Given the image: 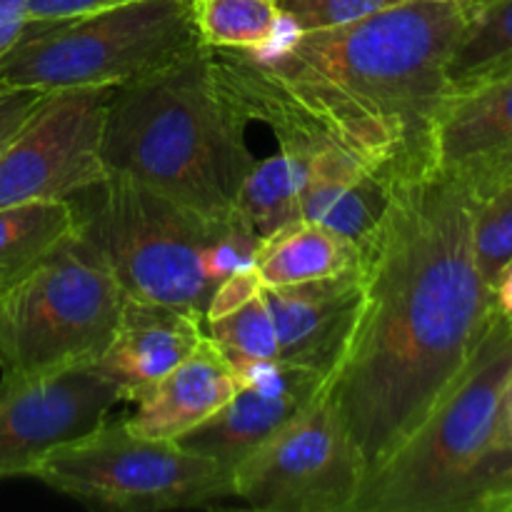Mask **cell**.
<instances>
[{
  "label": "cell",
  "instance_id": "obj_1",
  "mask_svg": "<svg viewBox=\"0 0 512 512\" xmlns=\"http://www.w3.org/2000/svg\"><path fill=\"white\" fill-rule=\"evenodd\" d=\"M360 278L363 310L323 393L368 478L433 410L495 310L475 265L463 175L433 168L395 180L360 248Z\"/></svg>",
  "mask_w": 512,
  "mask_h": 512
},
{
  "label": "cell",
  "instance_id": "obj_2",
  "mask_svg": "<svg viewBox=\"0 0 512 512\" xmlns=\"http://www.w3.org/2000/svg\"><path fill=\"white\" fill-rule=\"evenodd\" d=\"M460 5L403 0L355 23L283 35L255 50H213L248 120L275 138L335 145L388 183L433 170V130L450 95Z\"/></svg>",
  "mask_w": 512,
  "mask_h": 512
},
{
  "label": "cell",
  "instance_id": "obj_3",
  "mask_svg": "<svg viewBox=\"0 0 512 512\" xmlns=\"http://www.w3.org/2000/svg\"><path fill=\"white\" fill-rule=\"evenodd\" d=\"M250 120L195 45L155 73L118 85L108 108L103 158L210 223H233L243 180L255 165Z\"/></svg>",
  "mask_w": 512,
  "mask_h": 512
},
{
  "label": "cell",
  "instance_id": "obj_4",
  "mask_svg": "<svg viewBox=\"0 0 512 512\" xmlns=\"http://www.w3.org/2000/svg\"><path fill=\"white\" fill-rule=\"evenodd\" d=\"M510 375L512 318L493 310L433 410L365 478L355 512L512 510V448L503 428Z\"/></svg>",
  "mask_w": 512,
  "mask_h": 512
},
{
  "label": "cell",
  "instance_id": "obj_5",
  "mask_svg": "<svg viewBox=\"0 0 512 512\" xmlns=\"http://www.w3.org/2000/svg\"><path fill=\"white\" fill-rule=\"evenodd\" d=\"M75 233L115 275L128 298L178 305L200 318L215 285L200 253L230 223H210L125 173H108L68 200Z\"/></svg>",
  "mask_w": 512,
  "mask_h": 512
},
{
  "label": "cell",
  "instance_id": "obj_6",
  "mask_svg": "<svg viewBox=\"0 0 512 512\" xmlns=\"http://www.w3.org/2000/svg\"><path fill=\"white\" fill-rule=\"evenodd\" d=\"M200 45L190 0H133L60 20H30L0 60V85L43 93L125 85Z\"/></svg>",
  "mask_w": 512,
  "mask_h": 512
},
{
  "label": "cell",
  "instance_id": "obj_7",
  "mask_svg": "<svg viewBox=\"0 0 512 512\" xmlns=\"http://www.w3.org/2000/svg\"><path fill=\"white\" fill-rule=\"evenodd\" d=\"M125 293L105 260L70 233L0 290V373L95 365L118 328Z\"/></svg>",
  "mask_w": 512,
  "mask_h": 512
},
{
  "label": "cell",
  "instance_id": "obj_8",
  "mask_svg": "<svg viewBox=\"0 0 512 512\" xmlns=\"http://www.w3.org/2000/svg\"><path fill=\"white\" fill-rule=\"evenodd\" d=\"M48 488L100 510L163 512L230 498V473L175 440L140 438L123 420L50 450L33 475Z\"/></svg>",
  "mask_w": 512,
  "mask_h": 512
},
{
  "label": "cell",
  "instance_id": "obj_9",
  "mask_svg": "<svg viewBox=\"0 0 512 512\" xmlns=\"http://www.w3.org/2000/svg\"><path fill=\"white\" fill-rule=\"evenodd\" d=\"M363 483L358 448L335 405L320 393L235 465L230 498L260 512H355Z\"/></svg>",
  "mask_w": 512,
  "mask_h": 512
},
{
  "label": "cell",
  "instance_id": "obj_10",
  "mask_svg": "<svg viewBox=\"0 0 512 512\" xmlns=\"http://www.w3.org/2000/svg\"><path fill=\"white\" fill-rule=\"evenodd\" d=\"M115 85L55 90L0 153V208L70 200L108 175L105 123Z\"/></svg>",
  "mask_w": 512,
  "mask_h": 512
},
{
  "label": "cell",
  "instance_id": "obj_11",
  "mask_svg": "<svg viewBox=\"0 0 512 512\" xmlns=\"http://www.w3.org/2000/svg\"><path fill=\"white\" fill-rule=\"evenodd\" d=\"M123 400L98 365L0 378V480L33 475L50 450L93 433Z\"/></svg>",
  "mask_w": 512,
  "mask_h": 512
},
{
  "label": "cell",
  "instance_id": "obj_12",
  "mask_svg": "<svg viewBox=\"0 0 512 512\" xmlns=\"http://www.w3.org/2000/svg\"><path fill=\"white\" fill-rule=\"evenodd\" d=\"M233 370L240 383L238 393L213 418L175 440L193 453L213 458L228 473L298 418L325 388L320 373L275 360H253Z\"/></svg>",
  "mask_w": 512,
  "mask_h": 512
},
{
  "label": "cell",
  "instance_id": "obj_13",
  "mask_svg": "<svg viewBox=\"0 0 512 512\" xmlns=\"http://www.w3.org/2000/svg\"><path fill=\"white\" fill-rule=\"evenodd\" d=\"M278 363L320 373L328 383L343 360L363 310L360 268L323 280L263 288Z\"/></svg>",
  "mask_w": 512,
  "mask_h": 512
},
{
  "label": "cell",
  "instance_id": "obj_14",
  "mask_svg": "<svg viewBox=\"0 0 512 512\" xmlns=\"http://www.w3.org/2000/svg\"><path fill=\"white\" fill-rule=\"evenodd\" d=\"M203 340V318L193 310L125 295L113 340L95 365L120 385L125 400H135Z\"/></svg>",
  "mask_w": 512,
  "mask_h": 512
},
{
  "label": "cell",
  "instance_id": "obj_15",
  "mask_svg": "<svg viewBox=\"0 0 512 512\" xmlns=\"http://www.w3.org/2000/svg\"><path fill=\"white\" fill-rule=\"evenodd\" d=\"M238 390L233 365L205 338L183 363L135 398L138 408L123 423L140 438L178 440L213 418Z\"/></svg>",
  "mask_w": 512,
  "mask_h": 512
},
{
  "label": "cell",
  "instance_id": "obj_16",
  "mask_svg": "<svg viewBox=\"0 0 512 512\" xmlns=\"http://www.w3.org/2000/svg\"><path fill=\"white\" fill-rule=\"evenodd\" d=\"M512 148V70L450 90L433 130V168H473Z\"/></svg>",
  "mask_w": 512,
  "mask_h": 512
},
{
  "label": "cell",
  "instance_id": "obj_17",
  "mask_svg": "<svg viewBox=\"0 0 512 512\" xmlns=\"http://www.w3.org/2000/svg\"><path fill=\"white\" fill-rule=\"evenodd\" d=\"M278 143V153L255 160L235 203V218L260 240L298 223L310 155L328 145L305 138H278Z\"/></svg>",
  "mask_w": 512,
  "mask_h": 512
},
{
  "label": "cell",
  "instance_id": "obj_18",
  "mask_svg": "<svg viewBox=\"0 0 512 512\" xmlns=\"http://www.w3.org/2000/svg\"><path fill=\"white\" fill-rule=\"evenodd\" d=\"M358 268V245L338 230L310 220H298L265 238L255 258V273L265 288L333 278Z\"/></svg>",
  "mask_w": 512,
  "mask_h": 512
},
{
  "label": "cell",
  "instance_id": "obj_19",
  "mask_svg": "<svg viewBox=\"0 0 512 512\" xmlns=\"http://www.w3.org/2000/svg\"><path fill=\"white\" fill-rule=\"evenodd\" d=\"M75 230L68 200H33L0 208V290L23 278Z\"/></svg>",
  "mask_w": 512,
  "mask_h": 512
},
{
  "label": "cell",
  "instance_id": "obj_20",
  "mask_svg": "<svg viewBox=\"0 0 512 512\" xmlns=\"http://www.w3.org/2000/svg\"><path fill=\"white\" fill-rule=\"evenodd\" d=\"M512 70V0H485L468 20L448 60L450 90Z\"/></svg>",
  "mask_w": 512,
  "mask_h": 512
},
{
  "label": "cell",
  "instance_id": "obj_21",
  "mask_svg": "<svg viewBox=\"0 0 512 512\" xmlns=\"http://www.w3.org/2000/svg\"><path fill=\"white\" fill-rule=\"evenodd\" d=\"M200 45L213 50H255L283 25L278 0H190Z\"/></svg>",
  "mask_w": 512,
  "mask_h": 512
},
{
  "label": "cell",
  "instance_id": "obj_22",
  "mask_svg": "<svg viewBox=\"0 0 512 512\" xmlns=\"http://www.w3.org/2000/svg\"><path fill=\"white\" fill-rule=\"evenodd\" d=\"M470 190H473L475 265L483 283L493 293L503 270L512 263V178L470 185Z\"/></svg>",
  "mask_w": 512,
  "mask_h": 512
},
{
  "label": "cell",
  "instance_id": "obj_23",
  "mask_svg": "<svg viewBox=\"0 0 512 512\" xmlns=\"http://www.w3.org/2000/svg\"><path fill=\"white\" fill-rule=\"evenodd\" d=\"M398 3L403 0H278L285 25L295 33L340 28Z\"/></svg>",
  "mask_w": 512,
  "mask_h": 512
},
{
  "label": "cell",
  "instance_id": "obj_24",
  "mask_svg": "<svg viewBox=\"0 0 512 512\" xmlns=\"http://www.w3.org/2000/svg\"><path fill=\"white\" fill-rule=\"evenodd\" d=\"M263 288L265 285L260 283L255 268L238 270V273L228 275V278H223L218 285H215V293L213 298H210L208 310H205L203 323H208V320H218L223 318V315L233 313V310L243 308L245 303L258 298V295L263 293Z\"/></svg>",
  "mask_w": 512,
  "mask_h": 512
},
{
  "label": "cell",
  "instance_id": "obj_25",
  "mask_svg": "<svg viewBox=\"0 0 512 512\" xmlns=\"http://www.w3.org/2000/svg\"><path fill=\"white\" fill-rule=\"evenodd\" d=\"M45 95L48 93L33 88H5L0 93V153L33 115V110L43 103Z\"/></svg>",
  "mask_w": 512,
  "mask_h": 512
},
{
  "label": "cell",
  "instance_id": "obj_26",
  "mask_svg": "<svg viewBox=\"0 0 512 512\" xmlns=\"http://www.w3.org/2000/svg\"><path fill=\"white\" fill-rule=\"evenodd\" d=\"M123 3H133V0H28V13L30 20H60Z\"/></svg>",
  "mask_w": 512,
  "mask_h": 512
},
{
  "label": "cell",
  "instance_id": "obj_27",
  "mask_svg": "<svg viewBox=\"0 0 512 512\" xmlns=\"http://www.w3.org/2000/svg\"><path fill=\"white\" fill-rule=\"evenodd\" d=\"M28 23V0H0V60L13 50Z\"/></svg>",
  "mask_w": 512,
  "mask_h": 512
},
{
  "label": "cell",
  "instance_id": "obj_28",
  "mask_svg": "<svg viewBox=\"0 0 512 512\" xmlns=\"http://www.w3.org/2000/svg\"><path fill=\"white\" fill-rule=\"evenodd\" d=\"M450 173H453V170H450ZM458 175H463L470 185H485L500 178H512V148L508 153H500L495 155V158L473 165V168L458 170Z\"/></svg>",
  "mask_w": 512,
  "mask_h": 512
},
{
  "label": "cell",
  "instance_id": "obj_29",
  "mask_svg": "<svg viewBox=\"0 0 512 512\" xmlns=\"http://www.w3.org/2000/svg\"><path fill=\"white\" fill-rule=\"evenodd\" d=\"M493 305L495 310H500V313L512 318V263L503 270V275H500L498 283H495Z\"/></svg>",
  "mask_w": 512,
  "mask_h": 512
},
{
  "label": "cell",
  "instance_id": "obj_30",
  "mask_svg": "<svg viewBox=\"0 0 512 512\" xmlns=\"http://www.w3.org/2000/svg\"><path fill=\"white\" fill-rule=\"evenodd\" d=\"M503 428H505V440L512 448V375L508 380V388H505V398H503Z\"/></svg>",
  "mask_w": 512,
  "mask_h": 512
},
{
  "label": "cell",
  "instance_id": "obj_31",
  "mask_svg": "<svg viewBox=\"0 0 512 512\" xmlns=\"http://www.w3.org/2000/svg\"><path fill=\"white\" fill-rule=\"evenodd\" d=\"M435 3H448V5H460V8H473L475 3H478V0H435Z\"/></svg>",
  "mask_w": 512,
  "mask_h": 512
},
{
  "label": "cell",
  "instance_id": "obj_32",
  "mask_svg": "<svg viewBox=\"0 0 512 512\" xmlns=\"http://www.w3.org/2000/svg\"><path fill=\"white\" fill-rule=\"evenodd\" d=\"M480 3H485V0H478V3H475V5H480ZM475 5H473V8H475ZM470 10V8H468Z\"/></svg>",
  "mask_w": 512,
  "mask_h": 512
},
{
  "label": "cell",
  "instance_id": "obj_33",
  "mask_svg": "<svg viewBox=\"0 0 512 512\" xmlns=\"http://www.w3.org/2000/svg\"><path fill=\"white\" fill-rule=\"evenodd\" d=\"M3 90H5V85H0V93H3Z\"/></svg>",
  "mask_w": 512,
  "mask_h": 512
}]
</instances>
